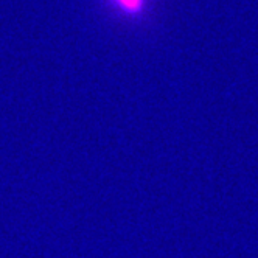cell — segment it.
<instances>
[{"label":"cell","mask_w":258,"mask_h":258,"mask_svg":"<svg viewBox=\"0 0 258 258\" xmlns=\"http://www.w3.org/2000/svg\"><path fill=\"white\" fill-rule=\"evenodd\" d=\"M114 4L127 14H137L143 10L145 0H114Z\"/></svg>","instance_id":"obj_1"}]
</instances>
